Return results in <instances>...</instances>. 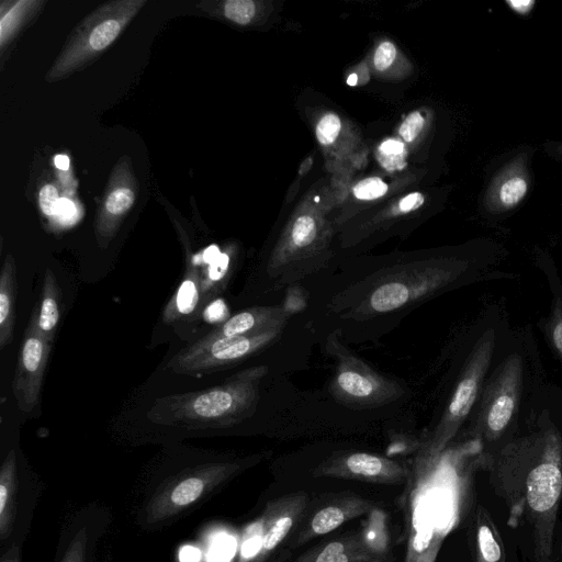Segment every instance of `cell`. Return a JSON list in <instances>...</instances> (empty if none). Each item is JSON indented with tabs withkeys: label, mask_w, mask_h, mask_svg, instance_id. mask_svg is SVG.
<instances>
[{
	"label": "cell",
	"mask_w": 562,
	"mask_h": 562,
	"mask_svg": "<svg viewBox=\"0 0 562 562\" xmlns=\"http://www.w3.org/2000/svg\"><path fill=\"white\" fill-rule=\"evenodd\" d=\"M490 479L507 507V524L529 527L536 562H553L562 499V450L554 438L504 449L491 464Z\"/></svg>",
	"instance_id": "6da1fadb"
},
{
	"label": "cell",
	"mask_w": 562,
	"mask_h": 562,
	"mask_svg": "<svg viewBox=\"0 0 562 562\" xmlns=\"http://www.w3.org/2000/svg\"><path fill=\"white\" fill-rule=\"evenodd\" d=\"M267 372V366H254L216 386L157 397L146 413L147 419L186 429L235 426L256 412Z\"/></svg>",
	"instance_id": "7a4b0ae2"
},
{
	"label": "cell",
	"mask_w": 562,
	"mask_h": 562,
	"mask_svg": "<svg viewBox=\"0 0 562 562\" xmlns=\"http://www.w3.org/2000/svg\"><path fill=\"white\" fill-rule=\"evenodd\" d=\"M146 2L112 0L97 7L69 34L45 80L55 82L87 67L114 43Z\"/></svg>",
	"instance_id": "3957f363"
},
{
	"label": "cell",
	"mask_w": 562,
	"mask_h": 562,
	"mask_svg": "<svg viewBox=\"0 0 562 562\" xmlns=\"http://www.w3.org/2000/svg\"><path fill=\"white\" fill-rule=\"evenodd\" d=\"M325 349L335 361L329 393L340 404L355 409L387 405L405 394L404 386L380 374L340 340L339 331L330 334Z\"/></svg>",
	"instance_id": "277c9868"
},
{
	"label": "cell",
	"mask_w": 562,
	"mask_h": 562,
	"mask_svg": "<svg viewBox=\"0 0 562 562\" xmlns=\"http://www.w3.org/2000/svg\"><path fill=\"white\" fill-rule=\"evenodd\" d=\"M282 329L234 338L201 337L182 348L167 363L178 374L201 375L233 367L274 342Z\"/></svg>",
	"instance_id": "5b68a950"
},
{
	"label": "cell",
	"mask_w": 562,
	"mask_h": 562,
	"mask_svg": "<svg viewBox=\"0 0 562 562\" xmlns=\"http://www.w3.org/2000/svg\"><path fill=\"white\" fill-rule=\"evenodd\" d=\"M453 276L449 268L427 265L390 272L375 283L358 311L382 314L404 308L426 299L449 283Z\"/></svg>",
	"instance_id": "8992f818"
},
{
	"label": "cell",
	"mask_w": 562,
	"mask_h": 562,
	"mask_svg": "<svg viewBox=\"0 0 562 562\" xmlns=\"http://www.w3.org/2000/svg\"><path fill=\"white\" fill-rule=\"evenodd\" d=\"M52 346L53 342L38 330L35 304L24 331L12 380L13 396L24 413H32L38 405Z\"/></svg>",
	"instance_id": "52a82bcc"
},
{
	"label": "cell",
	"mask_w": 562,
	"mask_h": 562,
	"mask_svg": "<svg viewBox=\"0 0 562 562\" xmlns=\"http://www.w3.org/2000/svg\"><path fill=\"white\" fill-rule=\"evenodd\" d=\"M138 183L130 157H121L113 167L94 221V235L101 248H108L123 220L134 206Z\"/></svg>",
	"instance_id": "ba28073f"
},
{
	"label": "cell",
	"mask_w": 562,
	"mask_h": 562,
	"mask_svg": "<svg viewBox=\"0 0 562 562\" xmlns=\"http://www.w3.org/2000/svg\"><path fill=\"white\" fill-rule=\"evenodd\" d=\"M483 371L484 357L477 353L463 372L441 419L424 445L427 457L435 458L440 454L469 414L476 398Z\"/></svg>",
	"instance_id": "9c48e42d"
},
{
	"label": "cell",
	"mask_w": 562,
	"mask_h": 562,
	"mask_svg": "<svg viewBox=\"0 0 562 562\" xmlns=\"http://www.w3.org/2000/svg\"><path fill=\"white\" fill-rule=\"evenodd\" d=\"M319 475L358 479L374 483H396L407 469L386 457L356 451L333 457L318 467Z\"/></svg>",
	"instance_id": "30bf717a"
},
{
	"label": "cell",
	"mask_w": 562,
	"mask_h": 562,
	"mask_svg": "<svg viewBox=\"0 0 562 562\" xmlns=\"http://www.w3.org/2000/svg\"><path fill=\"white\" fill-rule=\"evenodd\" d=\"M291 313L285 305L250 307L228 317L205 336L234 338L283 329Z\"/></svg>",
	"instance_id": "8fae6325"
},
{
	"label": "cell",
	"mask_w": 562,
	"mask_h": 562,
	"mask_svg": "<svg viewBox=\"0 0 562 562\" xmlns=\"http://www.w3.org/2000/svg\"><path fill=\"white\" fill-rule=\"evenodd\" d=\"M528 189L529 176L525 158L517 157L492 180L486 193V205L493 212L513 210L525 199Z\"/></svg>",
	"instance_id": "7c38bea8"
},
{
	"label": "cell",
	"mask_w": 562,
	"mask_h": 562,
	"mask_svg": "<svg viewBox=\"0 0 562 562\" xmlns=\"http://www.w3.org/2000/svg\"><path fill=\"white\" fill-rule=\"evenodd\" d=\"M470 527L473 561L505 562L503 539L484 506H476Z\"/></svg>",
	"instance_id": "4fadbf2b"
},
{
	"label": "cell",
	"mask_w": 562,
	"mask_h": 562,
	"mask_svg": "<svg viewBox=\"0 0 562 562\" xmlns=\"http://www.w3.org/2000/svg\"><path fill=\"white\" fill-rule=\"evenodd\" d=\"M296 562H384L363 537L350 536L333 540L301 557Z\"/></svg>",
	"instance_id": "5bb4252c"
},
{
	"label": "cell",
	"mask_w": 562,
	"mask_h": 562,
	"mask_svg": "<svg viewBox=\"0 0 562 562\" xmlns=\"http://www.w3.org/2000/svg\"><path fill=\"white\" fill-rule=\"evenodd\" d=\"M372 507L359 498H348L317 510L312 517L304 537L324 536L340 527L347 520L362 515Z\"/></svg>",
	"instance_id": "9a60e30c"
},
{
	"label": "cell",
	"mask_w": 562,
	"mask_h": 562,
	"mask_svg": "<svg viewBox=\"0 0 562 562\" xmlns=\"http://www.w3.org/2000/svg\"><path fill=\"white\" fill-rule=\"evenodd\" d=\"M16 266L11 254L7 255L0 273V349L13 340L16 300Z\"/></svg>",
	"instance_id": "2e32d148"
},
{
	"label": "cell",
	"mask_w": 562,
	"mask_h": 562,
	"mask_svg": "<svg viewBox=\"0 0 562 562\" xmlns=\"http://www.w3.org/2000/svg\"><path fill=\"white\" fill-rule=\"evenodd\" d=\"M305 503V498L300 495L281 505L262 533L260 553L266 554L281 543L303 513Z\"/></svg>",
	"instance_id": "e0dca14e"
},
{
	"label": "cell",
	"mask_w": 562,
	"mask_h": 562,
	"mask_svg": "<svg viewBox=\"0 0 562 562\" xmlns=\"http://www.w3.org/2000/svg\"><path fill=\"white\" fill-rule=\"evenodd\" d=\"M36 308L38 330L53 342L60 319V290L50 269L44 274L41 301Z\"/></svg>",
	"instance_id": "ac0fdd59"
},
{
	"label": "cell",
	"mask_w": 562,
	"mask_h": 562,
	"mask_svg": "<svg viewBox=\"0 0 562 562\" xmlns=\"http://www.w3.org/2000/svg\"><path fill=\"white\" fill-rule=\"evenodd\" d=\"M201 273L194 262H188L182 282L164 311L165 323H171L182 315L192 313L200 300Z\"/></svg>",
	"instance_id": "d6986e66"
},
{
	"label": "cell",
	"mask_w": 562,
	"mask_h": 562,
	"mask_svg": "<svg viewBox=\"0 0 562 562\" xmlns=\"http://www.w3.org/2000/svg\"><path fill=\"white\" fill-rule=\"evenodd\" d=\"M515 407L516 400L508 393L494 400L486 415V431L491 437L499 435L508 426Z\"/></svg>",
	"instance_id": "ffe728a7"
},
{
	"label": "cell",
	"mask_w": 562,
	"mask_h": 562,
	"mask_svg": "<svg viewBox=\"0 0 562 562\" xmlns=\"http://www.w3.org/2000/svg\"><path fill=\"white\" fill-rule=\"evenodd\" d=\"M404 144L395 138L384 140L379 146V160L387 170H398L405 166Z\"/></svg>",
	"instance_id": "44dd1931"
},
{
	"label": "cell",
	"mask_w": 562,
	"mask_h": 562,
	"mask_svg": "<svg viewBox=\"0 0 562 562\" xmlns=\"http://www.w3.org/2000/svg\"><path fill=\"white\" fill-rule=\"evenodd\" d=\"M221 5L223 16L239 25L249 24L256 13V5L251 0H226Z\"/></svg>",
	"instance_id": "7402d4cb"
},
{
	"label": "cell",
	"mask_w": 562,
	"mask_h": 562,
	"mask_svg": "<svg viewBox=\"0 0 562 562\" xmlns=\"http://www.w3.org/2000/svg\"><path fill=\"white\" fill-rule=\"evenodd\" d=\"M204 483L199 477H188L176 486L171 499L179 506L194 502L202 493Z\"/></svg>",
	"instance_id": "603a6c76"
},
{
	"label": "cell",
	"mask_w": 562,
	"mask_h": 562,
	"mask_svg": "<svg viewBox=\"0 0 562 562\" xmlns=\"http://www.w3.org/2000/svg\"><path fill=\"white\" fill-rule=\"evenodd\" d=\"M387 184L378 177L367 178L358 182L353 189V195L359 200L370 201L384 195Z\"/></svg>",
	"instance_id": "cb8c5ba5"
},
{
	"label": "cell",
	"mask_w": 562,
	"mask_h": 562,
	"mask_svg": "<svg viewBox=\"0 0 562 562\" xmlns=\"http://www.w3.org/2000/svg\"><path fill=\"white\" fill-rule=\"evenodd\" d=\"M341 127L340 119L334 114L328 113L321 119L316 126V137L322 145L331 144L339 135Z\"/></svg>",
	"instance_id": "d4e9b609"
},
{
	"label": "cell",
	"mask_w": 562,
	"mask_h": 562,
	"mask_svg": "<svg viewBox=\"0 0 562 562\" xmlns=\"http://www.w3.org/2000/svg\"><path fill=\"white\" fill-rule=\"evenodd\" d=\"M234 552V541L227 535H217L209 551V562H228Z\"/></svg>",
	"instance_id": "484cf974"
},
{
	"label": "cell",
	"mask_w": 562,
	"mask_h": 562,
	"mask_svg": "<svg viewBox=\"0 0 562 562\" xmlns=\"http://www.w3.org/2000/svg\"><path fill=\"white\" fill-rule=\"evenodd\" d=\"M424 122L425 120L419 112H412L403 121L398 133L405 142L412 143L420 133Z\"/></svg>",
	"instance_id": "4316f807"
},
{
	"label": "cell",
	"mask_w": 562,
	"mask_h": 562,
	"mask_svg": "<svg viewBox=\"0 0 562 562\" xmlns=\"http://www.w3.org/2000/svg\"><path fill=\"white\" fill-rule=\"evenodd\" d=\"M59 200L58 191L54 184L48 183L42 187L38 201L43 213L46 215L56 214Z\"/></svg>",
	"instance_id": "83f0119b"
},
{
	"label": "cell",
	"mask_w": 562,
	"mask_h": 562,
	"mask_svg": "<svg viewBox=\"0 0 562 562\" xmlns=\"http://www.w3.org/2000/svg\"><path fill=\"white\" fill-rule=\"evenodd\" d=\"M396 56V48L391 42L381 43L374 54L373 63L378 70L384 71L394 61Z\"/></svg>",
	"instance_id": "f1b7e54d"
},
{
	"label": "cell",
	"mask_w": 562,
	"mask_h": 562,
	"mask_svg": "<svg viewBox=\"0 0 562 562\" xmlns=\"http://www.w3.org/2000/svg\"><path fill=\"white\" fill-rule=\"evenodd\" d=\"M227 308L222 300L212 302L204 311V318L207 322H225Z\"/></svg>",
	"instance_id": "f546056e"
},
{
	"label": "cell",
	"mask_w": 562,
	"mask_h": 562,
	"mask_svg": "<svg viewBox=\"0 0 562 562\" xmlns=\"http://www.w3.org/2000/svg\"><path fill=\"white\" fill-rule=\"evenodd\" d=\"M425 198L419 192H413L405 195L400 200L398 209L403 213H407L414 210H417L420 205H423Z\"/></svg>",
	"instance_id": "4dcf8cb0"
},
{
	"label": "cell",
	"mask_w": 562,
	"mask_h": 562,
	"mask_svg": "<svg viewBox=\"0 0 562 562\" xmlns=\"http://www.w3.org/2000/svg\"><path fill=\"white\" fill-rule=\"evenodd\" d=\"M506 4L509 7L512 11L516 14L526 16L533 9L536 2L531 0H506Z\"/></svg>",
	"instance_id": "1f68e13d"
},
{
	"label": "cell",
	"mask_w": 562,
	"mask_h": 562,
	"mask_svg": "<svg viewBox=\"0 0 562 562\" xmlns=\"http://www.w3.org/2000/svg\"><path fill=\"white\" fill-rule=\"evenodd\" d=\"M201 559V551L193 546H184L179 551L180 562H199Z\"/></svg>",
	"instance_id": "d6a6232c"
},
{
	"label": "cell",
	"mask_w": 562,
	"mask_h": 562,
	"mask_svg": "<svg viewBox=\"0 0 562 562\" xmlns=\"http://www.w3.org/2000/svg\"><path fill=\"white\" fill-rule=\"evenodd\" d=\"M75 213V205L71 201H69L68 199H60L59 200V203H58V206H57V213L56 214H59V215H63V216H70Z\"/></svg>",
	"instance_id": "836d02e7"
},
{
	"label": "cell",
	"mask_w": 562,
	"mask_h": 562,
	"mask_svg": "<svg viewBox=\"0 0 562 562\" xmlns=\"http://www.w3.org/2000/svg\"><path fill=\"white\" fill-rule=\"evenodd\" d=\"M552 336L557 349L562 353V321L554 326Z\"/></svg>",
	"instance_id": "e575fe53"
},
{
	"label": "cell",
	"mask_w": 562,
	"mask_h": 562,
	"mask_svg": "<svg viewBox=\"0 0 562 562\" xmlns=\"http://www.w3.org/2000/svg\"><path fill=\"white\" fill-rule=\"evenodd\" d=\"M54 161L58 169L67 170L69 167V158L65 155H56Z\"/></svg>",
	"instance_id": "d590c367"
},
{
	"label": "cell",
	"mask_w": 562,
	"mask_h": 562,
	"mask_svg": "<svg viewBox=\"0 0 562 562\" xmlns=\"http://www.w3.org/2000/svg\"><path fill=\"white\" fill-rule=\"evenodd\" d=\"M7 502V487L4 484H0V514L2 515Z\"/></svg>",
	"instance_id": "8d00e7d4"
},
{
	"label": "cell",
	"mask_w": 562,
	"mask_h": 562,
	"mask_svg": "<svg viewBox=\"0 0 562 562\" xmlns=\"http://www.w3.org/2000/svg\"><path fill=\"white\" fill-rule=\"evenodd\" d=\"M312 162H313V160L311 158L304 160L300 168V175H302V173L304 175L312 166Z\"/></svg>",
	"instance_id": "74e56055"
},
{
	"label": "cell",
	"mask_w": 562,
	"mask_h": 562,
	"mask_svg": "<svg viewBox=\"0 0 562 562\" xmlns=\"http://www.w3.org/2000/svg\"><path fill=\"white\" fill-rule=\"evenodd\" d=\"M358 82V77L356 74H351L348 78H347V83L349 86H356Z\"/></svg>",
	"instance_id": "f35d334b"
},
{
	"label": "cell",
	"mask_w": 562,
	"mask_h": 562,
	"mask_svg": "<svg viewBox=\"0 0 562 562\" xmlns=\"http://www.w3.org/2000/svg\"><path fill=\"white\" fill-rule=\"evenodd\" d=\"M554 562H562V542L560 544L559 553H558L557 558L554 559Z\"/></svg>",
	"instance_id": "ab89813d"
}]
</instances>
